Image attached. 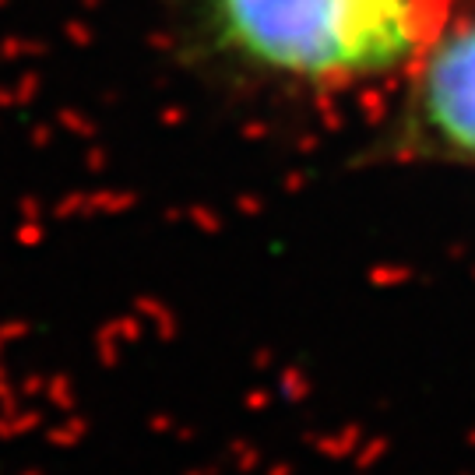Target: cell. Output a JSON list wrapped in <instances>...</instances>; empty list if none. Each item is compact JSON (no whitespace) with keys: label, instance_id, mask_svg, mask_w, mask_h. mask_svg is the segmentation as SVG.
<instances>
[{"label":"cell","instance_id":"obj_1","mask_svg":"<svg viewBox=\"0 0 475 475\" xmlns=\"http://www.w3.org/2000/svg\"><path fill=\"white\" fill-rule=\"evenodd\" d=\"M229 39L296 74H363L402 61L415 39L412 0H219Z\"/></svg>","mask_w":475,"mask_h":475},{"label":"cell","instance_id":"obj_2","mask_svg":"<svg viewBox=\"0 0 475 475\" xmlns=\"http://www.w3.org/2000/svg\"><path fill=\"white\" fill-rule=\"evenodd\" d=\"M426 113L443 138L475 156V29L447 43L426 78Z\"/></svg>","mask_w":475,"mask_h":475}]
</instances>
